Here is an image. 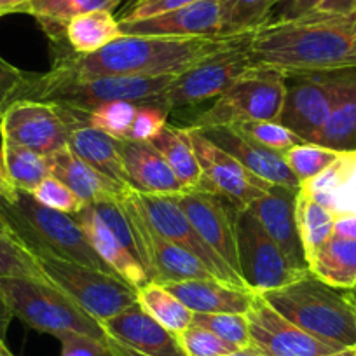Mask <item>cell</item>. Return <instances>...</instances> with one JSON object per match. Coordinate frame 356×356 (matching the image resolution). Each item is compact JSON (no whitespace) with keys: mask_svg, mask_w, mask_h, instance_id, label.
I'll return each mask as SVG.
<instances>
[{"mask_svg":"<svg viewBox=\"0 0 356 356\" xmlns=\"http://www.w3.org/2000/svg\"><path fill=\"white\" fill-rule=\"evenodd\" d=\"M4 142L53 156L68 145V124L60 107L37 100H16L0 118Z\"/></svg>","mask_w":356,"mask_h":356,"instance_id":"obj_14","label":"cell"},{"mask_svg":"<svg viewBox=\"0 0 356 356\" xmlns=\"http://www.w3.org/2000/svg\"><path fill=\"white\" fill-rule=\"evenodd\" d=\"M26 79L29 72L19 70L18 67L0 56V118L13 102L19 100Z\"/></svg>","mask_w":356,"mask_h":356,"instance_id":"obj_46","label":"cell"},{"mask_svg":"<svg viewBox=\"0 0 356 356\" xmlns=\"http://www.w3.org/2000/svg\"><path fill=\"white\" fill-rule=\"evenodd\" d=\"M121 0H30L23 13L32 15L51 40L65 37V25L75 16L93 11H114Z\"/></svg>","mask_w":356,"mask_h":356,"instance_id":"obj_29","label":"cell"},{"mask_svg":"<svg viewBox=\"0 0 356 356\" xmlns=\"http://www.w3.org/2000/svg\"><path fill=\"white\" fill-rule=\"evenodd\" d=\"M51 175L60 178L61 182L67 184L79 200L86 204L107 203V201H121L131 187L119 184L81 157L75 156L68 145L58 150L56 154L49 156Z\"/></svg>","mask_w":356,"mask_h":356,"instance_id":"obj_24","label":"cell"},{"mask_svg":"<svg viewBox=\"0 0 356 356\" xmlns=\"http://www.w3.org/2000/svg\"><path fill=\"white\" fill-rule=\"evenodd\" d=\"M253 32L217 37L121 35L93 54H77L65 39L54 44L51 72L65 77L178 75L213 54L241 44Z\"/></svg>","mask_w":356,"mask_h":356,"instance_id":"obj_2","label":"cell"},{"mask_svg":"<svg viewBox=\"0 0 356 356\" xmlns=\"http://www.w3.org/2000/svg\"><path fill=\"white\" fill-rule=\"evenodd\" d=\"M334 234L356 239V215H335Z\"/></svg>","mask_w":356,"mask_h":356,"instance_id":"obj_51","label":"cell"},{"mask_svg":"<svg viewBox=\"0 0 356 356\" xmlns=\"http://www.w3.org/2000/svg\"><path fill=\"white\" fill-rule=\"evenodd\" d=\"M74 217L75 220L81 224V227L84 229L89 243L93 245V248L97 250L98 255L104 259L105 264H108V266L112 267V271H114L119 278H122L126 283L135 286L136 290L145 286L147 283H150L149 276H147L142 264H140L138 260H136V257L133 255L129 250H126L124 246L121 245V241L112 234L111 229L105 225V222L102 220L100 215L95 211V208L91 207V204L82 208V210L79 211V213H75Z\"/></svg>","mask_w":356,"mask_h":356,"instance_id":"obj_27","label":"cell"},{"mask_svg":"<svg viewBox=\"0 0 356 356\" xmlns=\"http://www.w3.org/2000/svg\"><path fill=\"white\" fill-rule=\"evenodd\" d=\"M32 196L44 207L67 215H75L82 208L88 207L84 201L75 196V193L67 184L61 182L60 178H56L54 175L44 178L42 182L35 187Z\"/></svg>","mask_w":356,"mask_h":356,"instance_id":"obj_42","label":"cell"},{"mask_svg":"<svg viewBox=\"0 0 356 356\" xmlns=\"http://www.w3.org/2000/svg\"><path fill=\"white\" fill-rule=\"evenodd\" d=\"M286 95V77L275 70L250 68L208 111L201 112L191 128L236 126L241 122L280 121Z\"/></svg>","mask_w":356,"mask_h":356,"instance_id":"obj_8","label":"cell"},{"mask_svg":"<svg viewBox=\"0 0 356 356\" xmlns=\"http://www.w3.org/2000/svg\"><path fill=\"white\" fill-rule=\"evenodd\" d=\"M150 143L163 154L173 173L177 175L178 182L184 186V189L193 191L200 186V161L194 152L187 128H178V126L168 122L161 129L159 135L150 140Z\"/></svg>","mask_w":356,"mask_h":356,"instance_id":"obj_30","label":"cell"},{"mask_svg":"<svg viewBox=\"0 0 356 356\" xmlns=\"http://www.w3.org/2000/svg\"><path fill=\"white\" fill-rule=\"evenodd\" d=\"M201 168V180L196 189L218 194L236 210H246L255 200L269 193L273 184L266 182L236 157L215 145L197 128L186 126Z\"/></svg>","mask_w":356,"mask_h":356,"instance_id":"obj_13","label":"cell"},{"mask_svg":"<svg viewBox=\"0 0 356 356\" xmlns=\"http://www.w3.org/2000/svg\"><path fill=\"white\" fill-rule=\"evenodd\" d=\"M283 0H218L222 13V33L238 35L259 29L269 19L276 4Z\"/></svg>","mask_w":356,"mask_h":356,"instance_id":"obj_35","label":"cell"},{"mask_svg":"<svg viewBox=\"0 0 356 356\" xmlns=\"http://www.w3.org/2000/svg\"><path fill=\"white\" fill-rule=\"evenodd\" d=\"M299 189L273 186L269 193L253 201L246 210L260 222L267 236L283 250L290 262L302 271H309L300 241L296 218V197Z\"/></svg>","mask_w":356,"mask_h":356,"instance_id":"obj_21","label":"cell"},{"mask_svg":"<svg viewBox=\"0 0 356 356\" xmlns=\"http://www.w3.org/2000/svg\"><path fill=\"white\" fill-rule=\"evenodd\" d=\"M0 356H15L11 353V349H9L8 346H6L4 339H0Z\"/></svg>","mask_w":356,"mask_h":356,"instance_id":"obj_56","label":"cell"},{"mask_svg":"<svg viewBox=\"0 0 356 356\" xmlns=\"http://www.w3.org/2000/svg\"><path fill=\"white\" fill-rule=\"evenodd\" d=\"M178 337L187 356H225L241 349L196 323H191Z\"/></svg>","mask_w":356,"mask_h":356,"instance_id":"obj_43","label":"cell"},{"mask_svg":"<svg viewBox=\"0 0 356 356\" xmlns=\"http://www.w3.org/2000/svg\"><path fill=\"white\" fill-rule=\"evenodd\" d=\"M250 68L289 75L356 68V19L311 13L297 19L266 22L248 44Z\"/></svg>","mask_w":356,"mask_h":356,"instance_id":"obj_1","label":"cell"},{"mask_svg":"<svg viewBox=\"0 0 356 356\" xmlns=\"http://www.w3.org/2000/svg\"><path fill=\"white\" fill-rule=\"evenodd\" d=\"M286 2L283 6L282 13H280L276 18H271L269 22H283V19H297L302 18V16L311 15V13L316 11L325 0H283Z\"/></svg>","mask_w":356,"mask_h":356,"instance_id":"obj_49","label":"cell"},{"mask_svg":"<svg viewBox=\"0 0 356 356\" xmlns=\"http://www.w3.org/2000/svg\"><path fill=\"white\" fill-rule=\"evenodd\" d=\"M140 200H142V204L145 208L147 215H149L150 222L161 232V236H164L171 243L197 257L218 282L248 289L241 280V276L236 275L231 267L201 238L200 232L194 229V225L191 224L180 204L177 203L175 196H143V194H140Z\"/></svg>","mask_w":356,"mask_h":356,"instance_id":"obj_16","label":"cell"},{"mask_svg":"<svg viewBox=\"0 0 356 356\" xmlns=\"http://www.w3.org/2000/svg\"><path fill=\"white\" fill-rule=\"evenodd\" d=\"M163 286L193 313L246 314L257 296L250 289L227 285L218 280H187Z\"/></svg>","mask_w":356,"mask_h":356,"instance_id":"obj_26","label":"cell"},{"mask_svg":"<svg viewBox=\"0 0 356 356\" xmlns=\"http://www.w3.org/2000/svg\"><path fill=\"white\" fill-rule=\"evenodd\" d=\"M136 104L133 102H111L86 112V119L91 126L118 140L128 138V133L135 121Z\"/></svg>","mask_w":356,"mask_h":356,"instance_id":"obj_39","label":"cell"},{"mask_svg":"<svg viewBox=\"0 0 356 356\" xmlns=\"http://www.w3.org/2000/svg\"><path fill=\"white\" fill-rule=\"evenodd\" d=\"M177 75H100L65 77L53 74H29L19 100H37L79 112H91L111 102L143 104L159 97Z\"/></svg>","mask_w":356,"mask_h":356,"instance_id":"obj_6","label":"cell"},{"mask_svg":"<svg viewBox=\"0 0 356 356\" xmlns=\"http://www.w3.org/2000/svg\"><path fill=\"white\" fill-rule=\"evenodd\" d=\"M339 150L328 149L320 143L302 142L283 154L286 164L300 184L318 177L339 157Z\"/></svg>","mask_w":356,"mask_h":356,"instance_id":"obj_37","label":"cell"},{"mask_svg":"<svg viewBox=\"0 0 356 356\" xmlns=\"http://www.w3.org/2000/svg\"><path fill=\"white\" fill-rule=\"evenodd\" d=\"M309 271L332 289L348 290L356 286V239L334 234L309 260Z\"/></svg>","mask_w":356,"mask_h":356,"instance_id":"obj_28","label":"cell"},{"mask_svg":"<svg viewBox=\"0 0 356 356\" xmlns=\"http://www.w3.org/2000/svg\"><path fill=\"white\" fill-rule=\"evenodd\" d=\"M325 356H356V348H346V349H341V351L330 353V355H325Z\"/></svg>","mask_w":356,"mask_h":356,"instance_id":"obj_55","label":"cell"},{"mask_svg":"<svg viewBox=\"0 0 356 356\" xmlns=\"http://www.w3.org/2000/svg\"><path fill=\"white\" fill-rule=\"evenodd\" d=\"M250 39L252 35L241 44L213 54L191 67L189 70L178 74L163 93L154 98L152 104L161 105L171 112L175 108L200 105L211 98L217 100L241 75L250 70Z\"/></svg>","mask_w":356,"mask_h":356,"instance_id":"obj_11","label":"cell"},{"mask_svg":"<svg viewBox=\"0 0 356 356\" xmlns=\"http://www.w3.org/2000/svg\"><path fill=\"white\" fill-rule=\"evenodd\" d=\"M136 302L147 314L173 334H182L193 323V311L184 306L170 290L156 282L147 283L145 286L136 290Z\"/></svg>","mask_w":356,"mask_h":356,"instance_id":"obj_34","label":"cell"},{"mask_svg":"<svg viewBox=\"0 0 356 356\" xmlns=\"http://www.w3.org/2000/svg\"><path fill=\"white\" fill-rule=\"evenodd\" d=\"M15 186L11 184L8 177V171H6L4 166V161H2V156H0V196L2 197H8L15 193Z\"/></svg>","mask_w":356,"mask_h":356,"instance_id":"obj_52","label":"cell"},{"mask_svg":"<svg viewBox=\"0 0 356 356\" xmlns=\"http://www.w3.org/2000/svg\"><path fill=\"white\" fill-rule=\"evenodd\" d=\"M225 356H264L259 349H255L253 346H246V348L238 349V351L231 353V355H225Z\"/></svg>","mask_w":356,"mask_h":356,"instance_id":"obj_54","label":"cell"},{"mask_svg":"<svg viewBox=\"0 0 356 356\" xmlns=\"http://www.w3.org/2000/svg\"><path fill=\"white\" fill-rule=\"evenodd\" d=\"M102 327L128 356H187L178 334L154 320L138 302L105 320Z\"/></svg>","mask_w":356,"mask_h":356,"instance_id":"obj_18","label":"cell"},{"mask_svg":"<svg viewBox=\"0 0 356 356\" xmlns=\"http://www.w3.org/2000/svg\"><path fill=\"white\" fill-rule=\"evenodd\" d=\"M122 35L217 37L222 33L218 0H197L186 8L140 22H119Z\"/></svg>","mask_w":356,"mask_h":356,"instance_id":"obj_20","label":"cell"},{"mask_svg":"<svg viewBox=\"0 0 356 356\" xmlns=\"http://www.w3.org/2000/svg\"><path fill=\"white\" fill-rule=\"evenodd\" d=\"M296 218L306 260H309L334 236L335 215L299 189L296 197Z\"/></svg>","mask_w":356,"mask_h":356,"instance_id":"obj_32","label":"cell"},{"mask_svg":"<svg viewBox=\"0 0 356 356\" xmlns=\"http://www.w3.org/2000/svg\"><path fill=\"white\" fill-rule=\"evenodd\" d=\"M30 0H0V16L9 13H23V8Z\"/></svg>","mask_w":356,"mask_h":356,"instance_id":"obj_53","label":"cell"},{"mask_svg":"<svg viewBox=\"0 0 356 356\" xmlns=\"http://www.w3.org/2000/svg\"><path fill=\"white\" fill-rule=\"evenodd\" d=\"M168 114L170 112L166 108L157 104H152V102L136 104L135 121H133L131 129H129L126 140H131V142H150L168 124Z\"/></svg>","mask_w":356,"mask_h":356,"instance_id":"obj_44","label":"cell"},{"mask_svg":"<svg viewBox=\"0 0 356 356\" xmlns=\"http://www.w3.org/2000/svg\"><path fill=\"white\" fill-rule=\"evenodd\" d=\"M121 207L128 215L138 246V260L150 282L168 285L187 280H217L197 257L161 236L150 222L136 191L131 189L122 197Z\"/></svg>","mask_w":356,"mask_h":356,"instance_id":"obj_10","label":"cell"},{"mask_svg":"<svg viewBox=\"0 0 356 356\" xmlns=\"http://www.w3.org/2000/svg\"><path fill=\"white\" fill-rule=\"evenodd\" d=\"M0 302L13 316L54 337L74 332L102 342L111 356H128L114 344L100 321L49 282L33 278H0Z\"/></svg>","mask_w":356,"mask_h":356,"instance_id":"obj_5","label":"cell"},{"mask_svg":"<svg viewBox=\"0 0 356 356\" xmlns=\"http://www.w3.org/2000/svg\"><path fill=\"white\" fill-rule=\"evenodd\" d=\"M356 89V68L286 77L280 121L304 142L314 143L332 112Z\"/></svg>","mask_w":356,"mask_h":356,"instance_id":"obj_7","label":"cell"},{"mask_svg":"<svg viewBox=\"0 0 356 356\" xmlns=\"http://www.w3.org/2000/svg\"><path fill=\"white\" fill-rule=\"evenodd\" d=\"M243 133L250 136L252 140L259 142L260 145L267 149L276 150L280 154H285L292 147L299 145L304 140L299 138L293 131H290L286 126H283L278 121H259V122H241L236 124Z\"/></svg>","mask_w":356,"mask_h":356,"instance_id":"obj_41","label":"cell"},{"mask_svg":"<svg viewBox=\"0 0 356 356\" xmlns=\"http://www.w3.org/2000/svg\"><path fill=\"white\" fill-rule=\"evenodd\" d=\"M121 35L119 19L112 11L86 13L65 25V42L77 54L97 53Z\"/></svg>","mask_w":356,"mask_h":356,"instance_id":"obj_31","label":"cell"},{"mask_svg":"<svg viewBox=\"0 0 356 356\" xmlns=\"http://www.w3.org/2000/svg\"><path fill=\"white\" fill-rule=\"evenodd\" d=\"M0 156L15 189L32 194L44 178L51 175L49 157L16 143L4 142L0 145Z\"/></svg>","mask_w":356,"mask_h":356,"instance_id":"obj_33","label":"cell"},{"mask_svg":"<svg viewBox=\"0 0 356 356\" xmlns=\"http://www.w3.org/2000/svg\"><path fill=\"white\" fill-rule=\"evenodd\" d=\"M236 245L239 275L255 293L282 289L309 273L290 262L250 210H239L236 215Z\"/></svg>","mask_w":356,"mask_h":356,"instance_id":"obj_12","label":"cell"},{"mask_svg":"<svg viewBox=\"0 0 356 356\" xmlns=\"http://www.w3.org/2000/svg\"><path fill=\"white\" fill-rule=\"evenodd\" d=\"M300 191L334 215H356V150H344Z\"/></svg>","mask_w":356,"mask_h":356,"instance_id":"obj_25","label":"cell"},{"mask_svg":"<svg viewBox=\"0 0 356 356\" xmlns=\"http://www.w3.org/2000/svg\"><path fill=\"white\" fill-rule=\"evenodd\" d=\"M60 111L63 112L68 124V149L82 161L107 175L108 178L128 186L124 166H122L121 140L89 124L86 112L63 107H60Z\"/></svg>","mask_w":356,"mask_h":356,"instance_id":"obj_23","label":"cell"},{"mask_svg":"<svg viewBox=\"0 0 356 356\" xmlns=\"http://www.w3.org/2000/svg\"><path fill=\"white\" fill-rule=\"evenodd\" d=\"M58 339L61 342V356H111L102 342L88 335L68 332Z\"/></svg>","mask_w":356,"mask_h":356,"instance_id":"obj_48","label":"cell"},{"mask_svg":"<svg viewBox=\"0 0 356 356\" xmlns=\"http://www.w3.org/2000/svg\"><path fill=\"white\" fill-rule=\"evenodd\" d=\"M314 143L339 150H356V89L332 112Z\"/></svg>","mask_w":356,"mask_h":356,"instance_id":"obj_36","label":"cell"},{"mask_svg":"<svg viewBox=\"0 0 356 356\" xmlns=\"http://www.w3.org/2000/svg\"><path fill=\"white\" fill-rule=\"evenodd\" d=\"M197 0H136L135 4L121 16L119 22H140V19L152 18V16L164 15L175 9L186 8Z\"/></svg>","mask_w":356,"mask_h":356,"instance_id":"obj_47","label":"cell"},{"mask_svg":"<svg viewBox=\"0 0 356 356\" xmlns=\"http://www.w3.org/2000/svg\"><path fill=\"white\" fill-rule=\"evenodd\" d=\"M91 207H93L95 211L100 215V218L105 222V225L111 229L112 234L121 241V245L124 246L126 250H129V252L136 257V260H138V246H136L135 234H133L128 215H126V211L122 210L121 207V201H107V203L91 204Z\"/></svg>","mask_w":356,"mask_h":356,"instance_id":"obj_45","label":"cell"},{"mask_svg":"<svg viewBox=\"0 0 356 356\" xmlns=\"http://www.w3.org/2000/svg\"><path fill=\"white\" fill-rule=\"evenodd\" d=\"M35 262L51 285L67 293L100 323L136 304V289L119 276L54 257H40Z\"/></svg>","mask_w":356,"mask_h":356,"instance_id":"obj_9","label":"cell"},{"mask_svg":"<svg viewBox=\"0 0 356 356\" xmlns=\"http://www.w3.org/2000/svg\"><path fill=\"white\" fill-rule=\"evenodd\" d=\"M260 296L283 318L320 341L339 349L356 348V309L342 290L313 273Z\"/></svg>","mask_w":356,"mask_h":356,"instance_id":"obj_4","label":"cell"},{"mask_svg":"<svg viewBox=\"0 0 356 356\" xmlns=\"http://www.w3.org/2000/svg\"><path fill=\"white\" fill-rule=\"evenodd\" d=\"M245 316L248 321L250 346L259 349L264 356H325L341 351L290 323L260 293H257Z\"/></svg>","mask_w":356,"mask_h":356,"instance_id":"obj_15","label":"cell"},{"mask_svg":"<svg viewBox=\"0 0 356 356\" xmlns=\"http://www.w3.org/2000/svg\"><path fill=\"white\" fill-rule=\"evenodd\" d=\"M126 182L143 196H178L186 193L163 154L150 142L121 140Z\"/></svg>","mask_w":356,"mask_h":356,"instance_id":"obj_22","label":"cell"},{"mask_svg":"<svg viewBox=\"0 0 356 356\" xmlns=\"http://www.w3.org/2000/svg\"><path fill=\"white\" fill-rule=\"evenodd\" d=\"M193 323L213 332L224 341L246 348L250 346V330L248 321L245 314L236 313H194Z\"/></svg>","mask_w":356,"mask_h":356,"instance_id":"obj_40","label":"cell"},{"mask_svg":"<svg viewBox=\"0 0 356 356\" xmlns=\"http://www.w3.org/2000/svg\"><path fill=\"white\" fill-rule=\"evenodd\" d=\"M316 11L327 13V15L349 16L356 11V0H325Z\"/></svg>","mask_w":356,"mask_h":356,"instance_id":"obj_50","label":"cell"},{"mask_svg":"<svg viewBox=\"0 0 356 356\" xmlns=\"http://www.w3.org/2000/svg\"><path fill=\"white\" fill-rule=\"evenodd\" d=\"M0 278H33L47 282L39 264L0 224Z\"/></svg>","mask_w":356,"mask_h":356,"instance_id":"obj_38","label":"cell"},{"mask_svg":"<svg viewBox=\"0 0 356 356\" xmlns=\"http://www.w3.org/2000/svg\"><path fill=\"white\" fill-rule=\"evenodd\" d=\"M197 129L266 182L273 186L300 189V182L289 168L283 154L260 145L246 133H243L238 126H210V128Z\"/></svg>","mask_w":356,"mask_h":356,"instance_id":"obj_19","label":"cell"},{"mask_svg":"<svg viewBox=\"0 0 356 356\" xmlns=\"http://www.w3.org/2000/svg\"><path fill=\"white\" fill-rule=\"evenodd\" d=\"M344 293H346V297H348L349 302L353 304V307H355V309H356V286H355V289L348 290V292H344Z\"/></svg>","mask_w":356,"mask_h":356,"instance_id":"obj_57","label":"cell"},{"mask_svg":"<svg viewBox=\"0 0 356 356\" xmlns=\"http://www.w3.org/2000/svg\"><path fill=\"white\" fill-rule=\"evenodd\" d=\"M177 203L187 215L207 245L239 275L238 245H236V210L227 200L218 194L193 189L175 196ZM243 280V278H241Z\"/></svg>","mask_w":356,"mask_h":356,"instance_id":"obj_17","label":"cell"},{"mask_svg":"<svg viewBox=\"0 0 356 356\" xmlns=\"http://www.w3.org/2000/svg\"><path fill=\"white\" fill-rule=\"evenodd\" d=\"M0 224L33 259L54 257L118 276L89 243L74 215L44 207L30 193L16 189L11 196H0Z\"/></svg>","mask_w":356,"mask_h":356,"instance_id":"obj_3","label":"cell"}]
</instances>
